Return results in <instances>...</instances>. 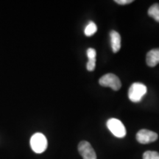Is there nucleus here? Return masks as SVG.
Segmentation results:
<instances>
[{
    "instance_id": "1",
    "label": "nucleus",
    "mask_w": 159,
    "mask_h": 159,
    "mask_svg": "<svg viewBox=\"0 0 159 159\" xmlns=\"http://www.w3.org/2000/svg\"><path fill=\"white\" fill-rule=\"evenodd\" d=\"M146 85L141 83H134L130 85L128 90V97L133 102H139L146 94Z\"/></svg>"
},
{
    "instance_id": "2",
    "label": "nucleus",
    "mask_w": 159,
    "mask_h": 159,
    "mask_svg": "<svg viewBox=\"0 0 159 159\" xmlns=\"http://www.w3.org/2000/svg\"><path fill=\"white\" fill-rule=\"evenodd\" d=\"M30 146L35 152L42 153L47 148V139L43 134L36 133L31 137Z\"/></svg>"
},
{
    "instance_id": "3",
    "label": "nucleus",
    "mask_w": 159,
    "mask_h": 159,
    "mask_svg": "<svg viewBox=\"0 0 159 159\" xmlns=\"http://www.w3.org/2000/svg\"><path fill=\"white\" fill-rule=\"evenodd\" d=\"M107 127L112 134L117 138H123L126 136V128L119 119L115 118L108 119L107 122Z\"/></svg>"
},
{
    "instance_id": "4",
    "label": "nucleus",
    "mask_w": 159,
    "mask_h": 159,
    "mask_svg": "<svg viewBox=\"0 0 159 159\" xmlns=\"http://www.w3.org/2000/svg\"><path fill=\"white\" fill-rule=\"evenodd\" d=\"M99 83L103 87H110L114 91H119L122 87V83L119 77L111 73L103 75L99 79Z\"/></svg>"
},
{
    "instance_id": "5",
    "label": "nucleus",
    "mask_w": 159,
    "mask_h": 159,
    "mask_svg": "<svg viewBox=\"0 0 159 159\" xmlns=\"http://www.w3.org/2000/svg\"><path fill=\"white\" fill-rule=\"evenodd\" d=\"M77 149L83 159H97V155L94 148L90 143L86 141H82L80 142Z\"/></svg>"
},
{
    "instance_id": "6",
    "label": "nucleus",
    "mask_w": 159,
    "mask_h": 159,
    "mask_svg": "<svg viewBox=\"0 0 159 159\" xmlns=\"http://www.w3.org/2000/svg\"><path fill=\"white\" fill-rule=\"evenodd\" d=\"M158 134L156 133L146 129H142L139 130L136 134V139L137 141L142 144H149L156 142L158 139Z\"/></svg>"
},
{
    "instance_id": "7",
    "label": "nucleus",
    "mask_w": 159,
    "mask_h": 159,
    "mask_svg": "<svg viewBox=\"0 0 159 159\" xmlns=\"http://www.w3.org/2000/svg\"><path fill=\"white\" fill-rule=\"evenodd\" d=\"M146 62L148 66L155 67L159 63V49H153L147 54Z\"/></svg>"
},
{
    "instance_id": "8",
    "label": "nucleus",
    "mask_w": 159,
    "mask_h": 159,
    "mask_svg": "<svg viewBox=\"0 0 159 159\" xmlns=\"http://www.w3.org/2000/svg\"><path fill=\"white\" fill-rule=\"evenodd\" d=\"M111 44L112 47V51L116 53L121 49V36L116 31L112 30L110 32Z\"/></svg>"
},
{
    "instance_id": "9",
    "label": "nucleus",
    "mask_w": 159,
    "mask_h": 159,
    "mask_svg": "<svg viewBox=\"0 0 159 159\" xmlns=\"http://www.w3.org/2000/svg\"><path fill=\"white\" fill-rule=\"evenodd\" d=\"M148 15L159 22V4L156 3L151 6L148 10Z\"/></svg>"
},
{
    "instance_id": "10",
    "label": "nucleus",
    "mask_w": 159,
    "mask_h": 159,
    "mask_svg": "<svg viewBox=\"0 0 159 159\" xmlns=\"http://www.w3.org/2000/svg\"><path fill=\"white\" fill-rule=\"evenodd\" d=\"M97 27L96 24L93 22V21H90V22L88 24V25L85 27L84 33L86 36L89 37L94 35L97 32Z\"/></svg>"
},
{
    "instance_id": "11",
    "label": "nucleus",
    "mask_w": 159,
    "mask_h": 159,
    "mask_svg": "<svg viewBox=\"0 0 159 159\" xmlns=\"http://www.w3.org/2000/svg\"><path fill=\"white\" fill-rule=\"evenodd\" d=\"M143 159H159V153L156 151H146L143 154Z\"/></svg>"
},
{
    "instance_id": "12",
    "label": "nucleus",
    "mask_w": 159,
    "mask_h": 159,
    "mask_svg": "<svg viewBox=\"0 0 159 159\" xmlns=\"http://www.w3.org/2000/svg\"><path fill=\"white\" fill-rule=\"evenodd\" d=\"M95 67H96V59H89L86 65L87 70L92 71L94 70Z\"/></svg>"
},
{
    "instance_id": "13",
    "label": "nucleus",
    "mask_w": 159,
    "mask_h": 159,
    "mask_svg": "<svg viewBox=\"0 0 159 159\" xmlns=\"http://www.w3.org/2000/svg\"><path fill=\"white\" fill-rule=\"evenodd\" d=\"M87 56H88L89 59H96L97 52L94 49L89 48L87 49Z\"/></svg>"
},
{
    "instance_id": "14",
    "label": "nucleus",
    "mask_w": 159,
    "mask_h": 159,
    "mask_svg": "<svg viewBox=\"0 0 159 159\" xmlns=\"http://www.w3.org/2000/svg\"><path fill=\"white\" fill-rule=\"evenodd\" d=\"M133 0H116L115 2H116L119 5H128V4L132 3L133 2Z\"/></svg>"
}]
</instances>
